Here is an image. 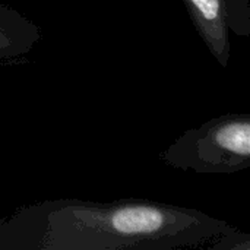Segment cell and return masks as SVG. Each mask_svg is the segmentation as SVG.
Masks as SVG:
<instances>
[{
	"label": "cell",
	"mask_w": 250,
	"mask_h": 250,
	"mask_svg": "<svg viewBox=\"0 0 250 250\" xmlns=\"http://www.w3.org/2000/svg\"><path fill=\"white\" fill-rule=\"evenodd\" d=\"M234 226L149 199H53L0 221V250H174L202 248Z\"/></svg>",
	"instance_id": "cell-1"
},
{
	"label": "cell",
	"mask_w": 250,
	"mask_h": 250,
	"mask_svg": "<svg viewBox=\"0 0 250 250\" xmlns=\"http://www.w3.org/2000/svg\"><path fill=\"white\" fill-rule=\"evenodd\" d=\"M173 168L231 174L250 167V114H226L180 135L160 155Z\"/></svg>",
	"instance_id": "cell-2"
},
{
	"label": "cell",
	"mask_w": 250,
	"mask_h": 250,
	"mask_svg": "<svg viewBox=\"0 0 250 250\" xmlns=\"http://www.w3.org/2000/svg\"><path fill=\"white\" fill-rule=\"evenodd\" d=\"M41 40V28L19 10L0 3V62L28 54Z\"/></svg>",
	"instance_id": "cell-4"
},
{
	"label": "cell",
	"mask_w": 250,
	"mask_h": 250,
	"mask_svg": "<svg viewBox=\"0 0 250 250\" xmlns=\"http://www.w3.org/2000/svg\"><path fill=\"white\" fill-rule=\"evenodd\" d=\"M189 18L208 51L223 67L231 57L230 32L250 37L249 0H183Z\"/></svg>",
	"instance_id": "cell-3"
},
{
	"label": "cell",
	"mask_w": 250,
	"mask_h": 250,
	"mask_svg": "<svg viewBox=\"0 0 250 250\" xmlns=\"http://www.w3.org/2000/svg\"><path fill=\"white\" fill-rule=\"evenodd\" d=\"M208 248L214 250H250V234L234 227L214 239Z\"/></svg>",
	"instance_id": "cell-5"
}]
</instances>
